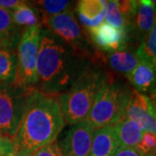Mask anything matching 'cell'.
<instances>
[{
	"instance_id": "6da1fadb",
	"label": "cell",
	"mask_w": 156,
	"mask_h": 156,
	"mask_svg": "<svg viewBox=\"0 0 156 156\" xmlns=\"http://www.w3.org/2000/svg\"><path fill=\"white\" fill-rule=\"evenodd\" d=\"M95 62L48 29L41 30L34 89L59 96Z\"/></svg>"
},
{
	"instance_id": "7a4b0ae2",
	"label": "cell",
	"mask_w": 156,
	"mask_h": 156,
	"mask_svg": "<svg viewBox=\"0 0 156 156\" xmlns=\"http://www.w3.org/2000/svg\"><path fill=\"white\" fill-rule=\"evenodd\" d=\"M64 126L58 96L33 89L17 132L11 139L14 156H31L40 148L56 141Z\"/></svg>"
},
{
	"instance_id": "3957f363",
	"label": "cell",
	"mask_w": 156,
	"mask_h": 156,
	"mask_svg": "<svg viewBox=\"0 0 156 156\" xmlns=\"http://www.w3.org/2000/svg\"><path fill=\"white\" fill-rule=\"evenodd\" d=\"M100 66L92 65L58 96V103L65 123L76 125L86 121L101 84L108 76Z\"/></svg>"
},
{
	"instance_id": "277c9868",
	"label": "cell",
	"mask_w": 156,
	"mask_h": 156,
	"mask_svg": "<svg viewBox=\"0 0 156 156\" xmlns=\"http://www.w3.org/2000/svg\"><path fill=\"white\" fill-rule=\"evenodd\" d=\"M130 90L108 75L95 96L86 122L94 130L112 127L124 118Z\"/></svg>"
},
{
	"instance_id": "5b68a950",
	"label": "cell",
	"mask_w": 156,
	"mask_h": 156,
	"mask_svg": "<svg viewBox=\"0 0 156 156\" xmlns=\"http://www.w3.org/2000/svg\"><path fill=\"white\" fill-rule=\"evenodd\" d=\"M41 25L26 29L23 33L17 50V72L14 85L23 89H34L37 83Z\"/></svg>"
},
{
	"instance_id": "8992f818",
	"label": "cell",
	"mask_w": 156,
	"mask_h": 156,
	"mask_svg": "<svg viewBox=\"0 0 156 156\" xmlns=\"http://www.w3.org/2000/svg\"><path fill=\"white\" fill-rule=\"evenodd\" d=\"M33 89L0 83V135L12 139L22 120L28 97Z\"/></svg>"
},
{
	"instance_id": "52a82bcc",
	"label": "cell",
	"mask_w": 156,
	"mask_h": 156,
	"mask_svg": "<svg viewBox=\"0 0 156 156\" xmlns=\"http://www.w3.org/2000/svg\"><path fill=\"white\" fill-rule=\"evenodd\" d=\"M43 22L48 30L88 56L94 62L99 59L100 55L94 50L93 44L86 37L73 11L68 10L53 17H43Z\"/></svg>"
},
{
	"instance_id": "ba28073f",
	"label": "cell",
	"mask_w": 156,
	"mask_h": 156,
	"mask_svg": "<svg viewBox=\"0 0 156 156\" xmlns=\"http://www.w3.org/2000/svg\"><path fill=\"white\" fill-rule=\"evenodd\" d=\"M124 117L138 123L143 132L156 134V115L149 96L137 90H130Z\"/></svg>"
},
{
	"instance_id": "9c48e42d",
	"label": "cell",
	"mask_w": 156,
	"mask_h": 156,
	"mask_svg": "<svg viewBox=\"0 0 156 156\" xmlns=\"http://www.w3.org/2000/svg\"><path fill=\"white\" fill-rule=\"evenodd\" d=\"M95 130L85 121L73 125L61 147L63 156H89Z\"/></svg>"
},
{
	"instance_id": "30bf717a",
	"label": "cell",
	"mask_w": 156,
	"mask_h": 156,
	"mask_svg": "<svg viewBox=\"0 0 156 156\" xmlns=\"http://www.w3.org/2000/svg\"><path fill=\"white\" fill-rule=\"evenodd\" d=\"M89 38L99 50L106 52H115L125 50L127 47L129 35L102 23L100 26L88 30Z\"/></svg>"
},
{
	"instance_id": "8fae6325",
	"label": "cell",
	"mask_w": 156,
	"mask_h": 156,
	"mask_svg": "<svg viewBox=\"0 0 156 156\" xmlns=\"http://www.w3.org/2000/svg\"><path fill=\"white\" fill-rule=\"evenodd\" d=\"M156 22V9L152 1H134L130 18V33L134 32L140 40H143Z\"/></svg>"
},
{
	"instance_id": "7c38bea8",
	"label": "cell",
	"mask_w": 156,
	"mask_h": 156,
	"mask_svg": "<svg viewBox=\"0 0 156 156\" xmlns=\"http://www.w3.org/2000/svg\"><path fill=\"white\" fill-rule=\"evenodd\" d=\"M107 9L108 1L105 0H82L76 7L78 19L87 30L96 28L103 23Z\"/></svg>"
},
{
	"instance_id": "4fadbf2b",
	"label": "cell",
	"mask_w": 156,
	"mask_h": 156,
	"mask_svg": "<svg viewBox=\"0 0 156 156\" xmlns=\"http://www.w3.org/2000/svg\"><path fill=\"white\" fill-rule=\"evenodd\" d=\"M134 5V1H108L105 17L106 23L129 35Z\"/></svg>"
},
{
	"instance_id": "5bb4252c",
	"label": "cell",
	"mask_w": 156,
	"mask_h": 156,
	"mask_svg": "<svg viewBox=\"0 0 156 156\" xmlns=\"http://www.w3.org/2000/svg\"><path fill=\"white\" fill-rule=\"evenodd\" d=\"M127 77L140 93H156V67L149 62L140 60L137 67Z\"/></svg>"
},
{
	"instance_id": "9a60e30c",
	"label": "cell",
	"mask_w": 156,
	"mask_h": 156,
	"mask_svg": "<svg viewBox=\"0 0 156 156\" xmlns=\"http://www.w3.org/2000/svg\"><path fill=\"white\" fill-rule=\"evenodd\" d=\"M22 35V28L13 22L12 12L0 8V49L15 50Z\"/></svg>"
},
{
	"instance_id": "2e32d148",
	"label": "cell",
	"mask_w": 156,
	"mask_h": 156,
	"mask_svg": "<svg viewBox=\"0 0 156 156\" xmlns=\"http://www.w3.org/2000/svg\"><path fill=\"white\" fill-rule=\"evenodd\" d=\"M119 147L135 148L140 140L143 130L136 122L124 117L112 126Z\"/></svg>"
},
{
	"instance_id": "e0dca14e",
	"label": "cell",
	"mask_w": 156,
	"mask_h": 156,
	"mask_svg": "<svg viewBox=\"0 0 156 156\" xmlns=\"http://www.w3.org/2000/svg\"><path fill=\"white\" fill-rule=\"evenodd\" d=\"M119 147L112 127L95 130L91 150L89 156H114Z\"/></svg>"
},
{
	"instance_id": "ac0fdd59",
	"label": "cell",
	"mask_w": 156,
	"mask_h": 156,
	"mask_svg": "<svg viewBox=\"0 0 156 156\" xmlns=\"http://www.w3.org/2000/svg\"><path fill=\"white\" fill-rule=\"evenodd\" d=\"M105 58L111 69L126 76L137 67L140 62L136 53L125 50L110 52Z\"/></svg>"
},
{
	"instance_id": "d6986e66",
	"label": "cell",
	"mask_w": 156,
	"mask_h": 156,
	"mask_svg": "<svg viewBox=\"0 0 156 156\" xmlns=\"http://www.w3.org/2000/svg\"><path fill=\"white\" fill-rule=\"evenodd\" d=\"M17 72V52L0 49V83L13 84Z\"/></svg>"
},
{
	"instance_id": "ffe728a7",
	"label": "cell",
	"mask_w": 156,
	"mask_h": 156,
	"mask_svg": "<svg viewBox=\"0 0 156 156\" xmlns=\"http://www.w3.org/2000/svg\"><path fill=\"white\" fill-rule=\"evenodd\" d=\"M11 12L13 22L20 28L26 27L28 29L39 25V17L37 15V11L32 6L24 1H23L22 4Z\"/></svg>"
},
{
	"instance_id": "44dd1931",
	"label": "cell",
	"mask_w": 156,
	"mask_h": 156,
	"mask_svg": "<svg viewBox=\"0 0 156 156\" xmlns=\"http://www.w3.org/2000/svg\"><path fill=\"white\" fill-rule=\"evenodd\" d=\"M136 56L139 60L147 62L156 67V22L150 32L141 41Z\"/></svg>"
},
{
	"instance_id": "7402d4cb",
	"label": "cell",
	"mask_w": 156,
	"mask_h": 156,
	"mask_svg": "<svg viewBox=\"0 0 156 156\" xmlns=\"http://www.w3.org/2000/svg\"><path fill=\"white\" fill-rule=\"evenodd\" d=\"M37 5L39 6L40 11H43L44 17H50L68 11V7L70 5V1L44 0L37 1Z\"/></svg>"
},
{
	"instance_id": "603a6c76",
	"label": "cell",
	"mask_w": 156,
	"mask_h": 156,
	"mask_svg": "<svg viewBox=\"0 0 156 156\" xmlns=\"http://www.w3.org/2000/svg\"><path fill=\"white\" fill-rule=\"evenodd\" d=\"M135 148L142 156H154L156 134L150 132H143L140 140Z\"/></svg>"
},
{
	"instance_id": "cb8c5ba5",
	"label": "cell",
	"mask_w": 156,
	"mask_h": 156,
	"mask_svg": "<svg viewBox=\"0 0 156 156\" xmlns=\"http://www.w3.org/2000/svg\"><path fill=\"white\" fill-rule=\"evenodd\" d=\"M31 156H63V154L59 144L53 141L35 152Z\"/></svg>"
},
{
	"instance_id": "d4e9b609",
	"label": "cell",
	"mask_w": 156,
	"mask_h": 156,
	"mask_svg": "<svg viewBox=\"0 0 156 156\" xmlns=\"http://www.w3.org/2000/svg\"><path fill=\"white\" fill-rule=\"evenodd\" d=\"M0 155L14 156V147L11 139L0 135Z\"/></svg>"
},
{
	"instance_id": "484cf974",
	"label": "cell",
	"mask_w": 156,
	"mask_h": 156,
	"mask_svg": "<svg viewBox=\"0 0 156 156\" xmlns=\"http://www.w3.org/2000/svg\"><path fill=\"white\" fill-rule=\"evenodd\" d=\"M114 156H142L136 148H129V147H119Z\"/></svg>"
},
{
	"instance_id": "4316f807",
	"label": "cell",
	"mask_w": 156,
	"mask_h": 156,
	"mask_svg": "<svg viewBox=\"0 0 156 156\" xmlns=\"http://www.w3.org/2000/svg\"><path fill=\"white\" fill-rule=\"evenodd\" d=\"M22 2L23 1H17V0H0V8L12 11L19 5H21Z\"/></svg>"
},
{
	"instance_id": "83f0119b",
	"label": "cell",
	"mask_w": 156,
	"mask_h": 156,
	"mask_svg": "<svg viewBox=\"0 0 156 156\" xmlns=\"http://www.w3.org/2000/svg\"><path fill=\"white\" fill-rule=\"evenodd\" d=\"M149 98H150L151 101H152V103H153V106H154V112H155L156 115V93L155 94L151 95V96Z\"/></svg>"
},
{
	"instance_id": "f1b7e54d",
	"label": "cell",
	"mask_w": 156,
	"mask_h": 156,
	"mask_svg": "<svg viewBox=\"0 0 156 156\" xmlns=\"http://www.w3.org/2000/svg\"><path fill=\"white\" fill-rule=\"evenodd\" d=\"M153 2V4L154 5V6H155V9H156V0H154V1H152Z\"/></svg>"
},
{
	"instance_id": "f546056e",
	"label": "cell",
	"mask_w": 156,
	"mask_h": 156,
	"mask_svg": "<svg viewBox=\"0 0 156 156\" xmlns=\"http://www.w3.org/2000/svg\"><path fill=\"white\" fill-rule=\"evenodd\" d=\"M154 156H156V150H155V153H154Z\"/></svg>"
},
{
	"instance_id": "4dcf8cb0",
	"label": "cell",
	"mask_w": 156,
	"mask_h": 156,
	"mask_svg": "<svg viewBox=\"0 0 156 156\" xmlns=\"http://www.w3.org/2000/svg\"><path fill=\"white\" fill-rule=\"evenodd\" d=\"M0 156H2V155H0Z\"/></svg>"
}]
</instances>
